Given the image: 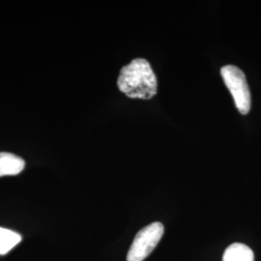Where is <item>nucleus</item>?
<instances>
[{"mask_svg":"<svg viewBox=\"0 0 261 261\" xmlns=\"http://www.w3.org/2000/svg\"><path fill=\"white\" fill-rule=\"evenodd\" d=\"M119 90L133 99L149 100L157 94V77L149 62L136 58L124 66L117 80Z\"/></svg>","mask_w":261,"mask_h":261,"instance_id":"1","label":"nucleus"},{"mask_svg":"<svg viewBox=\"0 0 261 261\" xmlns=\"http://www.w3.org/2000/svg\"><path fill=\"white\" fill-rule=\"evenodd\" d=\"M221 75L233 97L237 110L241 114L249 113L252 105L251 92L244 72L236 66L226 65L221 69Z\"/></svg>","mask_w":261,"mask_h":261,"instance_id":"2","label":"nucleus"},{"mask_svg":"<svg viewBox=\"0 0 261 261\" xmlns=\"http://www.w3.org/2000/svg\"><path fill=\"white\" fill-rule=\"evenodd\" d=\"M165 232L161 223H152L140 229L132 243L127 261H143L157 247Z\"/></svg>","mask_w":261,"mask_h":261,"instance_id":"3","label":"nucleus"},{"mask_svg":"<svg viewBox=\"0 0 261 261\" xmlns=\"http://www.w3.org/2000/svg\"><path fill=\"white\" fill-rule=\"evenodd\" d=\"M24 166L23 159L12 153L0 152V177L17 175L24 169Z\"/></svg>","mask_w":261,"mask_h":261,"instance_id":"4","label":"nucleus"},{"mask_svg":"<svg viewBox=\"0 0 261 261\" xmlns=\"http://www.w3.org/2000/svg\"><path fill=\"white\" fill-rule=\"evenodd\" d=\"M223 261H254V255L247 245L234 243L224 251Z\"/></svg>","mask_w":261,"mask_h":261,"instance_id":"5","label":"nucleus"},{"mask_svg":"<svg viewBox=\"0 0 261 261\" xmlns=\"http://www.w3.org/2000/svg\"><path fill=\"white\" fill-rule=\"evenodd\" d=\"M21 241V235L0 226V255H4Z\"/></svg>","mask_w":261,"mask_h":261,"instance_id":"6","label":"nucleus"}]
</instances>
